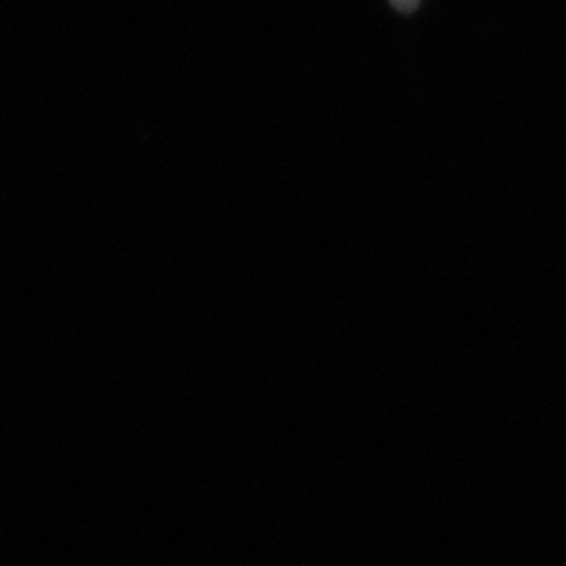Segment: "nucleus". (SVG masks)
<instances>
[{
    "instance_id": "obj_1",
    "label": "nucleus",
    "mask_w": 566,
    "mask_h": 566,
    "mask_svg": "<svg viewBox=\"0 0 566 566\" xmlns=\"http://www.w3.org/2000/svg\"><path fill=\"white\" fill-rule=\"evenodd\" d=\"M391 3H394L399 11H412L415 6L420 3V0H391Z\"/></svg>"
}]
</instances>
